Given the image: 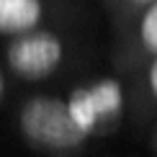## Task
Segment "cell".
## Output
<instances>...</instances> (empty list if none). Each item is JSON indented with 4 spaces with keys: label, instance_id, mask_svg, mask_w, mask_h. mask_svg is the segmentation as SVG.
Instances as JSON below:
<instances>
[{
    "label": "cell",
    "instance_id": "cell-6",
    "mask_svg": "<svg viewBox=\"0 0 157 157\" xmlns=\"http://www.w3.org/2000/svg\"><path fill=\"white\" fill-rule=\"evenodd\" d=\"M108 23V39L119 36L152 0H95Z\"/></svg>",
    "mask_w": 157,
    "mask_h": 157
},
{
    "label": "cell",
    "instance_id": "cell-9",
    "mask_svg": "<svg viewBox=\"0 0 157 157\" xmlns=\"http://www.w3.org/2000/svg\"><path fill=\"white\" fill-rule=\"evenodd\" d=\"M62 3H70V5H80V8H90V0H62Z\"/></svg>",
    "mask_w": 157,
    "mask_h": 157
},
{
    "label": "cell",
    "instance_id": "cell-8",
    "mask_svg": "<svg viewBox=\"0 0 157 157\" xmlns=\"http://www.w3.org/2000/svg\"><path fill=\"white\" fill-rule=\"evenodd\" d=\"M142 142H144L147 152L152 155V157H157V119L144 129V134H142Z\"/></svg>",
    "mask_w": 157,
    "mask_h": 157
},
{
    "label": "cell",
    "instance_id": "cell-5",
    "mask_svg": "<svg viewBox=\"0 0 157 157\" xmlns=\"http://www.w3.org/2000/svg\"><path fill=\"white\" fill-rule=\"evenodd\" d=\"M157 119V52L139 70L126 77V119L124 129L129 136L142 139L144 129Z\"/></svg>",
    "mask_w": 157,
    "mask_h": 157
},
{
    "label": "cell",
    "instance_id": "cell-7",
    "mask_svg": "<svg viewBox=\"0 0 157 157\" xmlns=\"http://www.w3.org/2000/svg\"><path fill=\"white\" fill-rule=\"evenodd\" d=\"M21 93V88H18L16 82H13V77L8 75V70L3 67V62H0V111L8 108L13 103V98Z\"/></svg>",
    "mask_w": 157,
    "mask_h": 157
},
{
    "label": "cell",
    "instance_id": "cell-4",
    "mask_svg": "<svg viewBox=\"0 0 157 157\" xmlns=\"http://www.w3.org/2000/svg\"><path fill=\"white\" fill-rule=\"evenodd\" d=\"M155 52H157V0H152L119 36L108 39L106 62L113 72L129 77Z\"/></svg>",
    "mask_w": 157,
    "mask_h": 157
},
{
    "label": "cell",
    "instance_id": "cell-1",
    "mask_svg": "<svg viewBox=\"0 0 157 157\" xmlns=\"http://www.w3.org/2000/svg\"><path fill=\"white\" fill-rule=\"evenodd\" d=\"M126 119V77L113 70L26 88L10 103L8 126L36 157H88Z\"/></svg>",
    "mask_w": 157,
    "mask_h": 157
},
{
    "label": "cell",
    "instance_id": "cell-2",
    "mask_svg": "<svg viewBox=\"0 0 157 157\" xmlns=\"http://www.w3.org/2000/svg\"><path fill=\"white\" fill-rule=\"evenodd\" d=\"M98 59L101 49L90 21L52 23L0 41V62L21 90L85 75Z\"/></svg>",
    "mask_w": 157,
    "mask_h": 157
},
{
    "label": "cell",
    "instance_id": "cell-3",
    "mask_svg": "<svg viewBox=\"0 0 157 157\" xmlns=\"http://www.w3.org/2000/svg\"><path fill=\"white\" fill-rule=\"evenodd\" d=\"M90 21V10L62 0H0V41L52 23Z\"/></svg>",
    "mask_w": 157,
    "mask_h": 157
}]
</instances>
